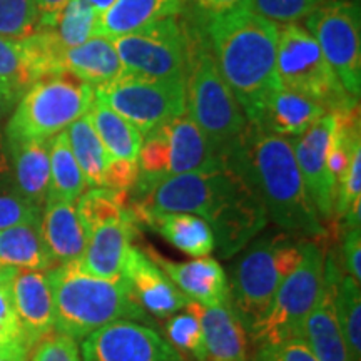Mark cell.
<instances>
[{"label":"cell","mask_w":361,"mask_h":361,"mask_svg":"<svg viewBox=\"0 0 361 361\" xmlns=\"http://www.w3.org/2000/svg\"><path fill=\"white\" fill-rule=\"evenodd\" d=\"M184 310L200 319L206 361H247V333L231 306H202L189 301Z\"/></svg>","instance_id":"obj_19"},{"label":"cell","mask_w":361,"mask_h":361,"mask_svg":"<svg viewBox=\"0 0 361 361\" xmlns=\"http://www.w3.org/2000/svg\"><path fill=\"white\" fill-rule=\"evenodd\" d=\"M252 361H255V360H252Z\"/></svg>","instance_id":"obj_52"},{"label":"cell","mask_w":361,"mask_h":361,"mask_svg":"<svg viewBox=\"0 0 361 361\" xmlns=\"http://www.w3.org/2000/svg\"><path fill=\"white\" fill-rule=\"evenodd\" d=\"M0 264L17 271L54 268L40 234V219L27 221L0 231Z\"/></svg>","instance_id":"obj_27"},{"label":"cell","mask_w":361,"mask_h":361,"mask_svg":"<svg viewBox=\"0 0 361 361\" xmlns=\"http://www.w3.org/2000/svg\"><path fill=\"white\" fill-rule=\"evenodd\" d=\"M85 2L90 4V6L96 8V11L102 12V11H106V8L109 7L114 0H85Z\"/></svg>","instance_id":"obj_51"},{"label":"cell","mask_w":361,"mask_h":361,"mask_svg":"<svg viewBox=\"0 0 361 361\" xmlns=\"http://www.w3.org/2000/svg\"><path fill=\"white\" fill-rule=\"evenodd\" d=\"M184 0H114L99 13L97 35L114 39L137 32L168 17H178Z\"/></svg>","instance_id":"obj_25"},{"label":"cell","mask_w":361,"mask_h":361,"mask_svg":"<svg viewBox=\"0 0 361 361\" xmlns=\"http://www.w3.org/2000/svg\"><path fill=\"white\" fill-rule=\"evenodd\" d=\"M323 114L326 111L311 99L278 87L268 97L258 121L252 126L281 137H298Z\"/></svg>","instance_id":"obj_23"},{"label":"cell","mask_w":361,"mask_h":361,"mask_svg":"<svg viewBox=\"0 0 361 361\" xmlns=\"http://www.w3.org/2000/svg\"><path fill=\"white\" fill-rule=\"evenodd\" d=\"M82 361H183L179 351L156 329L135 322H114L85 336Z\"/></svg>","instance_id":"obj_13"},{"label":"cell","mask_w":361,"mask_h":361,"mask_svg":"<svg viewBox=\"0 0 361 361\" xmlns=\"http://www.w3.org/2000/svg\"><path fill=\"white\" fill-rule=\"evenodd\" d=\"M94 97L134 124L144 137L186 112V79H152L124 71L94 87Z\"/></svg>","instance_id":"obj_10"},{"label":"cell","mask_w":361,"mask_h":361,"mask_svg":"<svg viewBox=\"0 0 361 361\" xmlns=\"http://www.w3.org/2000/svg\"><path fill=\"white\" fill-rule=\"evenodd\" d=\"M255 361H319L305 340H290L278 345H259Z\"/></svg>","instance_id":"obj_41"},{"label":"cell","mask_w":361,"mask_h":361,"mask_svg":"<svg viewBox=\"0 0 361 361\" xmlns=\"http://www.w3.org/2000/svg\"><path fill=\"white\" fill-rule=\"evenodd\" d=\"M166 333L174 348L191 355L196 361H206L204 335L196 316L188 311L184 314L174 316L166 324Z\"/></svg>","instance_id":"obj_38"},{"label":"cell","mask_w":361,"mask_h":361,"mask_svg":"<svg viewBox=\"0 0 361 361\" xmlns=\"http://www.w3.org/2000/svg\"><path fill=\"white\" fill-rule=\"evenodd\" d=\"M123 279L137 305L157 318L178 313L191 301L174 286L168 274L149 258L146 251L137 246L129 247Z\"/></svg>","instance_id":"obj_15"},{"label":"cell","mask_w":361,"mask_h":361,"mask_svg":"<svg viewBox=\"0 0 361 361\" xmlns=\"http://www.w3.org/2000/svg\"><path fill=\"white\" fill-rule=\"evenodd\" d=\"M42 209L29 204L19 194H0V231L11 226L40 219Z\"/></svg>","instance_id":"obj_42"},{"label":"cell","mask_w":361,"mask_h":361,"mask_svg":"<svg viewBox=\"0 0 361 361\" xmlns=\"http://www.w3.org/2000/svg\"><path fill=\"white\" fill-rule=\"evenodd\" d=\"M213 57L247 123L255 124L266 101L281 87L276 74L278 25L250 8L207 19Z\"/></svg>","instance_id":"obj_3"},{"label":"cell","mask_w":361,"mask_h":361,"mask_svg":"<svg viewBox=\"0 0 361 361\" xmlns=\"http://www.w3.org/2000/svg\"><path fill=\"white\" fill-rule=\"evenodd\" d=\"M62 72H69L92 87H99L119 78L124 67L111 40L97 35L78 47L66 49Z\"/></svg>","instance_id":"obj_26"},{"label":"cell","mask_w":361,"mask_h":361,"mask_svg":"<svg viewBox=\"0 0 361 361\" xmlns=\"http://www.w3.org/2000/svg\"><path fill=\"white\" fill-rule=\"evenodd\" d=\"M30 361H82V358L75 340L61 333H51L35 346Z\"/></svg>","instance_id":"obj_40"},{"label":"cell","mask_w":361,"mask_h":361,"mask_svg":"<svg viewBox=\"0 0 361 361\" xmlns=\"http://www.w3.org/2000/svg\"><path fill=\"white\" fill-rule=\"evenodd\" d=\"M169 141V176L201 173L223 166V159L200 126L186 112L166 123Z\"/></svg>","instance_id":"obj_21"},{"label":"cell","mask_w":361,"mask_h":361,"mask_svg":"<svg viewBox=\"0 0 361 361\" xmlns=\"http://www.w3.org/2000/svg\"><path fill=\"white\" fill-rule=\"evenodd\" d=\"M40 234L54 266L80 259L82 256L85 234L74 202L47 197L40 213Z\"/></svg>","instance_id":"obj_22"},{"label":"cell","mask_w":361,"mask_h":361,"mask_svg":"<svg viewBox=\"0 0 361 361\" xmlns=\"http://www.w3.org/2000/svg\"><path fill=\"white\" fill-rule=\"evenodd\" d=\"M361 200V147L351 157L348 169L336 186V201L333 221H341L355 201Z\"/></svg>","instance_id":"obj_39"},{"label":"cell","mask_w":361,"mask_h":361,"mask_svg":"<svg viewBox=\"0 0 361 361\" xmlns=\"http://www.w3.org/2000/svg\"><path fill=\"white\" fill-rule=\"evenodd\" d=\"M35 78L27 62L22 42L0 35V87L19 99Z\"/></svg>","instance_id":"obj_35"},{"label":"cell","mask_w":361,"mask_h":361,"mask_svg":"<svg viewBox=\"0 0 361 361\" xmlns=\"http://www.w3.org/2000/svg\"><path fill=\"white\" fill-rule=\"evenodd\" d=\"M30 351L24 340H16L0 346V361H29Z\"/></svg>","instance_id":"obj_49"},{"label":"cell","mask_w":361,"mask_h":361,"mask_svg":"<svg viewBox=\"0 0 361 361\" xmlns=\"http://www.w3.org/2000/svg\"><path fill=\"white\" fill-rule=\"evenodd\" d=\"M340 274L329 255L324 259L323 286L318 301L305 322L303 340L319 361H351L335 311V286Z\"/></svg>","instance_id":"obj_18"},{"label":"cell","mask_w":361,"mask_h":361,"mask_svg":"<svg viewBox=\"0 0 361 361\" xmlns=\"http://www.w3.org/2000/svg\"><path fill=\"white\" fill-rule=\"evenodd\" d=\"M276 74L281 87L311 99L326 112H341L360 104L343 87L313 35L298 24L278 29Z\"/></svg>","instance_id":"obj_8"},{"label":"cell","mask_w":361,"mask_h":361,"mask_svg":"<svg viewBox=\"0 0 361 361\" xmlns=\"http://www.w3.org/2000/svg\"><path fill=\"white\" fill-rule=\"evenodd\" d=\"M341 256L343 264H345L346 274L355 279V281H361V229L353 228L348 229L343 238L341 246Z\"/></svg>","instance_id":"obj_45"},{"label":"cell","mask_w":361,"mask_h":361,"mask_svg":"<svg viewBox=\"0 0 361 361\" xmlns=\"http://www.w3.org/2000/svg\"><path fill=\"white\" fill-rule=\"evenodd\" d=\"M139 179V168L135 161L111 159L109 166L104 171L102 188L111 191H128L135 188Z\"/></svg>","instance_id":"obj_43"},{"label":"cell","mask_w":361,"mask_h":361,"mask_svg":"<svg viewBox=\"0 0 361 361\" xmlns=\"http://www.w3.org/2000/svg\"><path fill=\"white\" fill-rule=\"evenodd\" d=\"M192 2L207 19H211V17L224 16L239 8H246L250 0H192Z\"/></svg>","instance_id":"obj_48"},{"label":"cell","mask_w":361,"mask_h":361,"mask_svg":"<svg viewBox=\"0 0 361 361\" xmlns=\"http://www.w3.org/2000/svg\"><path fill=\"white\" fill-rule=\"evenodd\" d=\"M146 255L168 274L174 286L191 301H196L202 306L229 305L228 276L218 259L202 256V258L178 263V261L162 258L152 247H147Z\"/></svg>","instance_id":"obj_17"},{"label":"cell","mask_w":361,"mask_h":361,"mask_svg":"<svg viewBox=\"0 0 361 361\" xmlns=\"http://www.w3.org/2000/svg\"><path fill=\"white\" fill-rule=\"evenodd\" d=\"M99 11L85 0H69L64 11L59 13L52 32L64 49L78 47L89 39L97 37Z\"/></svg>","instance_id":"obj_34"},{"label":"cell","mask_w":361,"mask_h":361,"mask_svg":"<svg viewBox=\"0 0 361 361\" xmlns=\"http://www.w3.org/2000/svg\"><path fill=\"white\" fill-rule=\"evenodd\" d=\"M37 11L34 0H0V35L24 40L37 32Z\"/></svg>","instance_id":"obj_36"},{"label":"cell","mask_w":361,"mask_h":361,"mask_svg":"<svg viewBox=\"0 0 361 361\" xmlns=\"http://www.w3.org/2000/svg\"><path fill=\"white\" fill-rule=\"evenodd\" d=\"M135 224L146 226L154 214L188 213L211 226L214 247L223 258L243 251L268 223L255 188L236 169L224 164L201 173L168 176L129 196Z\"/></svg>","instance_id":"obj_1"},{"label":"cell","mask_w":361,"mask_h":361,"mask_svg":"<svg viewBox=\"0 0 361 361\" xmlns=\"http://www.w3.org/2000/svg\"><path fill=\"white\" fill-rule=\"evenodd\" d=\"M146 226L192 258L209 256L214 251L213 229L200 216L188 213L154 214L147 219Z\"/></svg>","instance_id":"obj_28"},{"label":"cell","mask_w":361,"mask_h":361,"mask_svg":"<svg viewBox=\"0 0 361 361\" xmlns=\"http://www.w3.org/2000/svg\"><path fill=\"white\" fill-rule=\"evenodd\" d=\"M66 133L72 154H74L80 171H82L87 186L102 188V176L109 166L111 156L94 130L87 114L74 121L66 129Z\"/></svg>","instance_id":"obj_31"},{"label":"cell","mask_w":361,"mask_h":361,"mask_svg":"<svg viewBox=\"0 0 361 361\" xmlns=\"http://www.w3.org/2000/svg\"><path fill=\"white\" fill-rule=\"evenodd\" d=\"M186 111L223 159L241 141L247 119L224 82L213 52L200 44L191 47L186 75Z\"/></svg>","instance_id":"obj_7"},{"label":"cell","mask_w":361,"mask_h":361,"mask_svg":"<svg viewBox=\"0 0 361 361\" xmlns=\"http://www.w3.org/2000/svg\"><path fill=\"white\" fill-rule=\"evenodd\" d=\"M17 273V269H12V268H7V266L0 264V288L4 286H8L12 281L13 274Z\"/></svg>","instance_id":"obj_50"},{"label":"cell","mask_w":361,"mask_h":361,"mask_svg":"<svg viewBox=\"0 0 361 361\" xmlns=\"http://www.w3.org/2000/svg\"><path fill=\"white\" fill-rule=\"evenodd\" d=\"M54 300V329L72 340H84L114 322H149V314L130 295L124 279L90 274L80 259L47 271Z\"/></svg>","instance_id":"obj_4"},{"label":"cell","mask_w":361,"mask_h":361,"mask_svg":"<svg viewBox=\"0 0 361 361\" xmlns=\"http://www.w3.org/2000/svg\"><path fill=\"white\" fill-rule=\"evenodd\" d=\"M129 196L130 192L128 191H111L106 188H92L84 192L78 200L75 213L85 236L101 226L133 218L129 211Z\"/></svg>","instance_id":"obj_32"},{"label":"cell","mask_w":361,"mask_h":361,"mask_svg":"<svg viewBox=\"0 0 361 361\" xmlns=\"http://www.w3.org/2000/svg\"><path fill=\"white\" fill-rule=\"evenodd\" d=\"M109 40L124 71L152 79H186L191 39L178 17Z\"/></svg>","instance_id":"obj_11"},{"label":"cell","mask_w":361,"mask_h":361,"mask_svg":"<svg viewBox=\"0 0 361 361\" xmlns=\"http://www.w3.org/2000/svg\"><path fill=\"white\" fill-rule=\"evenodd\" d=\"M8 288L22 340L34 350L54 331V300L47 271H17Z\"/></svg>","instance_id":"obj_16"},{"label":"cell","mask_w":361,"mask_h":361,"mask_svg":"<svg viewBox=\"0 0 361 361\" xmlns=\"http://www.w3.org/2000/svg\"><path fill=\"white\" fill-rule=\"evenodd\" d=\"M323 273V250L314 239H303L301 261L278 288L268 316L251 336L256 345L303 340L305 322L318 301Z\"/></svg>","instance_id":"obj_9"},{"label":"cell","mask_w":361,"mask_h":361,"mask_svg":"<svg viewBox=\"0 0 361 361\" xmlns=\"http://www.w3.org/2000/svg\"><path fill=\"white\" fill-rule=\"evenodd\" d=\"M223 162L245 176L263 202L268 219L286 234L303 239L326 234L305 188L291 139L247 124L241 141L226 152Z\"/></svg>","instance_id":"obj_2"},{"label":"cell","mask_w":361,"mask_h":361,"mask_svg":"<svg viewBox=\"0 0 361 361\" xmlns=\"http://www.w3.org/2000/svg\"><path fill=\"white\" fill-rule=\"evenodd\" d=\"M69 0H34L35 11H37V30L52 29L56 24L59 13L64 11Z\"/></svg>","instance_id":"obj_47"},{"label":"cell","mask_w":361,"mask_h":361,"mask_svg":"<svg viewBox=\"0 0 361 361\" xmlns=\"http://www.w3.org/2000/svg\"><path fill=\"white\" fill-rule=\"evenodd\" d=\"M17 101H19V99L13 96V94H11L4 87H0V179L7 178V176L11 174V157H8L4 119H6L8 112L13 109Z\"/></svg>","instance_id":"obj_46"},{"label":"cell","mask_w":361,"mask_h":361,"mask_svg":"<svg viewBox=\"0 0 361 361\" xmlns=\"http://www.w3.org/2000/svg\"><path fill=\"white\" fill-rule=\"evenodd\" d=\"M335 311L351 361H361V291L348 274H340L336 281Z\"/></svg>","instance_id":"obj_33"},{"label":"cell","mask_w":361,"mask_h":361,"mask_svg":"<svg viewBox=\"0 0 361 361\" xmlns=\"http://www.w3.org/2000/svg\"><path fill=\"white\" fill-rule=\"evenodd\" d=\"M335 130V114L326 112L303 134L291 137L296 164L305 188L322 223L333 221L336 201V183L328 171V152Z\"/></svg>","instance_id":"obj_14"},{"label":"cell","mask_w":361,"mask_h":361,"mask_svg":"<svg viewBox=\"0 0 361 361\" xmlns=\"http://www.w3.org/2000/svg\"><path fill=\"white\" fill-rule=\"evenodd\" d=\"M22 340L19 319L13 310L11 288H0V346Z\"/></svg>","instance_id":"obj_44"},{"label":"cell","mask_w":361,"mask_h":361,"mask_svg":"<svg viewBox=\"0 0 361 361\" xmlns=\"http://www.w3.org/2000/svg\"><path fill=\"white\" fill-rule=\"evenodd\" d=\"M94 87L69 72L44 75L30 84L6 124L7 142L49 141L87 114Z\"/></svg>","instance_id":"obj_6"},{"label":"cell","mask_w":361,"mask_h":361,"mask_svg":"<svg viewBox=\"0 0 361 361\" xmlns=\"http://www.w3.org/2000/svg\"><path fill=\"white\" fill-rule=\"evenodd\" d=\"M324 59L346 92L360 101L361 92V35L360 6L353 0H328L306 17Z\"/></svg>","instance_id":"obj_12"},{"label":"cell","mask_w":361,"mask_h":361,"mask_svg":"<svg viewBox=\"0 0 361 361\" xmlns=\"http://www.w3.org/2000/svg\"><path fill=\"white\" fill-rule=\"evenodd\" d=\"M328 0H250L247 8L274 24H298Z\"/></svg>","instance_id":"obj_37"},{"label":"cell","mask_w":361,"mask_h":361,"mask_svg":"<svg viewBox=\"0 0 361 361\" xmlns=\"http://www.w3.org/2000/svg\"><path fill=\"white\" fill-rule=\"evenodd\" d=\"M7 147L17 194L29 204L42 209L51 184L49 141L7 142Z\"/></svg>","instance_id":"obj_24"},{"label":"cell","mask_w":361,"mask_h":361,"mask_svg":"<svg viewBox=\"0 0 361 361\" xmlns=\"http://www.w3.org/2000/svg\"><path fill=\"white\" fill-rule=\"evenodd\" d=\"M87 117L111 159L137 161L142 134L128 119L94 97Z\"/></svg>","instance_id":"obj_29"},{"label":"cell","mask_w":361,"mask_h":361,"mask_svg":"<svg viewBox=\"0 0 361 361\" xmlns=\"http://www.w3.org/2000/svg\"><path fill=\"white\" fill-rule=\"evenodd\" d=\"M303 256V238L269 234L256 239L231 268L229 306L252 336L268 316L281 283L293 273Z\"/></svg>","instance_id":"obj_5"},{"label":"cell","mask_w":361,"mask_h":361,"mask_svg":"<svg viewBox=\"0 0 361 361\" xmlns=\"http://www.w3.org/2000/svg\"><path fill=\"white\" fill-rule=\"evenodd\" d=\"M49 157H51V184H49L47 197L75 202L85 192L87 183L72 154L66 130L49 139Z\"/></svg>","instance_id":"obj_30"},{"label":"cell","mask_w":361,"mask_h":361,"mask_svg":"<svg viewBox=\"0 0 361 361\" xmlns=\"http://www.w3.org/2000/svg\"><path fill=\"white\" fill-rule=\"evenodd\" d=\"M137 229L134 218L111 223L94 229L85 236V247L80 263L94 276L117 281L123 279V269L133 238Z\"/></svg>","instance_id":"obj_20"}]
</instances>
